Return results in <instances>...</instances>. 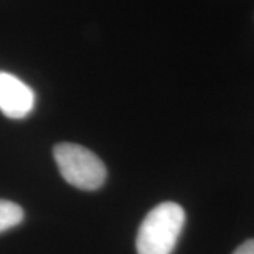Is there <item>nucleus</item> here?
Here are the masks:
<instances>
[{"mask_svg":"<svg viewBox=\"0 0 254 254\" xmlns=\"http://www.w3.org/2000/svg\"><path fill=\"white\" fill-rule=\"evenodd\" d=\"M36 105L34 91L9 72L0 71V110L10 119L28 116Z\"/></svg>","mask_w":254,"mask_h":254,"instance_id":"nucleus-3","label":"nucleus"},{"mask_svg":"<svg viewBox=\"0 0 254 254\" xmlns=\"http://www.w3.org/2000/svg\"><path fill=\"white\" fill-rule=\"evenodd\" d=\"M54 158L64 180L78 190H98L106 180L105 164L83 145L73 143L57 144Z\"/></svg>","mask_w":254,"mask_h":254,"instance_id":"nucleus-2","label":"nucleus"},{"mask_svg":"<svg viewBox=\"0 0 254 254\" xmlns=\"http://www.w3.org/2000/svg\"><path fill=\"white\" fill-rule=\"evenodd\" d=\"M185 225V210L175 202L153 208L138 227L137 254H171Z\"/></svg>","mask_w":254,"mask_h":254,"instance_id":"nucleus-1","label":"nucleus"},{"mask_svg":"<svg viewBox=\"0 0 254 254\" xmlns=\"http://www.w3.org/2000/svg\"><path fill=\"white\" fill-rule=\"evenodd\" d=\"M233 254H254V239H250L242 246H239Z\"/></svg>","mask_w":254,"mask_h":254,"instance_id":"nucleus-5","label":"nucleus"},{"mask_svg":"<svg viewBox=\"0 0 254 254\" xmlns=\"http://www.w3.org/2000/svg\"><path fill=\"white\" fill-rule=\"evenodd\" d=\"M24 219V210L17 203L0 199V233L17 226Z\"/></svg>","mask_w":254,"mask_h":254,"instance_id":"nucleus-4","label":"nucleus"}]
</instances>
